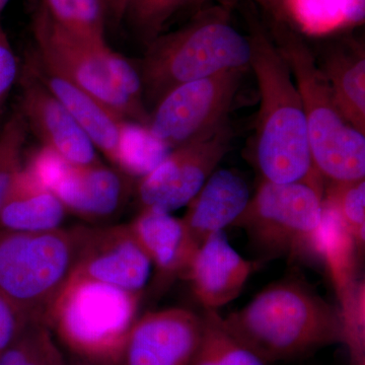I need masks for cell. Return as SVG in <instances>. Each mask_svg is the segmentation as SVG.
<instances>
[{"label": "cell", "mask_w": 365, "mask_h": 365, "mask_svg": "<svg viewBox=\"0 0 365 365\" xmlns=\"http://www.w3.org/2000/svg\"><path fill=\"white\" fill-rule=\"evenodd\" d=\"M264 4H267L271 9H275L276 11L282 9V0H261Z\"/></svg>", "instance_id": "f546056e"}, {"label": "cell", "mask_w": 365, "mask_h": 365, "mask_svg": "<svg viewBox=\"0 0 365 365\" xmlns=\"http://www.w3.org/2000/svg\"><path fill=\"white\" fill-rule=\"evenodd\" d=\"M85 225L51 232L0 230V295L28 321L47 325L73 275Z\"/></svg>", "instance_id": "5b68a950"}, {"label": "cell", "mask_w": 365, "mask_h": 365, "mask_svg": "<svg viewBox=\"0 0 365 365\" xmlns=\"http://www.w3.org/2000/svg\"><path fill=\"white\" fill-rule=\"evenodd\" d=\"M248 182L232 170H215L191 202L182 220L197 249L207 237L232 227L248 206Z\"/></svg>", "instance_id": "e0dca14e"}, {"label": "cell", "mask_w": 365, "mask_h": 365, "mask_svg": "<svg viewBox=\"0 0 365 365\" xmlns=\"http://www.w3.org/2000/svg\"><path fill=\"white\" fill-rule=\"evenodd\" d=\"M245 71H225L173 88L153 107L148 130L170 150L213 135L227 123Z\"/></svg>", "instance_id": "9c48e42d"}, {"label": "cell", "mask_w": 365, "mask_h": 365, "mask_svg": "<svg viewBox=\"0 0 365 365\" xmlns=\"http://www.w3.org/2000/svg\"><path fill=\"white\" fill-rule=\"evenodd\" d=\"M141 295L73 274L57 297L47 326L74 357L117 365L138 318Z\"/></svg>", "instance_id": "8992f818"}, {"label": "cell", "mask_w": 365, "mask_h": 365, "mask_svg": "<svg viewBox=\"0 0 365 365\" xmlns=\"http://www.w3.org/2000/svg\"><path fill=\"white\" fill-rule=\"evenodd\" d=\"M106 9H108V7H110V9H113V7H114L115 2H116V0H104Z\"/></svg>", "instance_id": "1f68e13d"}, {"label": "cell", "mask_w": 365, "mask_h": 365, "mask_svg": "<svg viewBox=\"0 0 365 365\" xmlns=\"http://www.w3.org/2000/svg\"><path fill=\"white\" fill-rule=\"evenodd\" d=\"M204 1L206 0H116L113 11L120 18L126 19L150 44L175 14Z\"/></svg>", "instance_id": "cb8c5ba5"}, {"label": "cell", "mask_w": 365, "mask_h": 365, "mask_svg": "<svg viewBox=\"0 0 365 365\" xmlns=\"http://www.w3.org/2000/svg\"><path fill=\"white\" fill-rule=\"evenodd\" d=\"M29 323L31 322L0 295V353L13 343Z\"/></svg>", "instance_id": "83f0119b"}, {"label": "cell", "mask_w": 365, "mask_h": 365, "mask_svg": "<svg viewBox=\"0 0 365 365\" xmlns=\"http://www.w3.org/2000/svg\"><path fill=\"white\" fill-rule=\"evenodd\" d=\"M258 267L259 262L247 260L230 246L222 230L197 249L184 277L203 307L216 311L241 294L245 283Z\"/></svg>", "instance_id": "9a60e30c"}, {"label": "cell", "mask_w": 365, "mask_h": 365, "mask_svg": "<svg viewBox=\"0 0 365 365\" xmlns=\"http://www.w3.org/2000/svg\"><path fill=\"white\" fill-rule=\"evenodd\" d=\"M18 60L6 33L0 28V105L18 76Z\"/></svg>", "instance_id": "f1b7e54d"}, {"label": "cell", "mask_w": 365, "mask_h": 365, "mask_svg": "<svg viewBox=\"0 0 365 365\" xmlns=\"http://www.w3.org/2000/svg\"><path fill=\"white\" fill-rule=\"evenodd\" d=\"M151 263L127 225H85L73 274L143 294Z\"/></svg>", "instance_id": "8fae6325"}, {"label": "cell", "mask_w": 365, "mask_h": 365, "mask_svg": "<svg viewBox=\"0 0 365 365\" xmlns=\"http://www.w3.org/2000/svg\"><path fill=\"white\" fill-rule=\"evenodd\" d=\"M322 182L287 184L262 180L232 227L244 228L264 259L321 256Z\"/></svg>", "instance_id": "52a82bcc"}, {"label": "cell", "mask_w": 365, "mask_h": 365, "mask_svg": "<svg viewBox=\"0 0 365 365\" xmlns=\"http://www.w3.org/2000/svg\"><path fill=\"white\" fill-rule=\"evenodd\" d=\"M32 30L41 66L104 103L133 123L148 127L150 113L125 96L107 64L108 45L79 39L56 23L43 4L33 14Z\"/></svg>", "instance_id": "ba28073f"}, {"label": "cell", "mask_w": 365, "mask_h": 365, "mask_svg": "<svg viewBox=\"0 0 365 365\" xmlns=\"http://www.w3.org/2000/svg\"><path fill=\"white\" fill-rule=\"evenodd\" d=\"M28 123L23 113H16L0 131V208L23 168V151Z\"/></svg>", "instance_id": "4316f807"}, {"label": "cell", "mask_w": 365, "mask_h": 365, "mask_svg": "<svg viewBox=\"0 0 365 365\" xmlns=\"http://www.w3.org/2000/svg\"><path fill=\"white\" fill-rule=\"evenodd\" d=\"M66 215L58 197L23 165L0 208V230L51 232L63 227Z\"/></svg>", "instance_id": "d6986e66"}, {"label": "cell", "mask_w": 365, "mask_h": 365, "mask_svg": "<svg viewBox=\"0 0 365 365\" xmlns=\"http://www.w3.org/2000/svg\"><path fill=\"white\" fill-rule=\"evenodd\" d=\"M129 225L155 266L160 287L184 277L197 248L182 218L155 209H141Z\"/></svg>", "instance_id": "ac0fdd59"}, {"label": "cell", "mask_w": 365, "mask_h": 365, "mask_svg": "<svg viewBox=\"0 0 365 365\" xmlns=\"http://www.w3.org/2000/svg\"><path fill=\"white\" fill-rule=\"evenodd\" d=\"M270 36L299 90L317 172L332 182L364 180L365 134L341 115L311 48L278 18Z\"/></svg>", "instance_id": "277c9868"}, {"label": "cell", "mask_w": 365, "mask_h": 365, "mask_svg": "<svg viewBox=\"0 0 365 365\" xmlns=\"http://www.w3.org/2000/svg\"><path fill=\"white\" fill-rule=\"evenodd\" d=\"M200 345L191 365H269L227 332L215 309H205Z\"/></svg>", "instance_id": "7402d4cb"}, {"label": "cell", "mask_w": 365, "mask_h": 365, "mask_svg": "<svg viewBox=\"0 0 365 365\" xmlns=\"http://www.w3.org/2000/svg\"><path fill=\"white\" fill-rule=\"evenodd\" d=\"M35 78L71 113L96 150L116 168L119 165L130 124L104 103L41 66Z\"/></svg>", "instance_id": "2e32d148"}, {"label": "cell", "mask_w": 365, "mask_h": 365, "mask_svg": "<svg viewBox=\"0 0 365 365\" xmlns=\"http://www.w3.org/2000/svg\"><path fill=\"white\" fill-rule=\"evenodd\" d=\"M319 68L332 91L338 110L348 124L365 134V54L354 44L327 50Z\"/></svg>", "instance_id": "ffe728a7"}, {"label": "cell", "mask_w": 365, "mask_h": 365, "mask_svg": "<svg viewBox=\"0 0 365 365\" xmlns=\"http://www.w3.org/2000/svg\"><path fill=\"white\" fill-rule=\"evenodd\" d=\"M304 32L323 35L364 18V0H282Z\"/></svg>", "instance_id": "44dd1931"}, {"label": "cell", "mask_w": 365, "mask_h": 365, "mask_svg": "<svg viewBox=\"0 0 365 365\" xmlns=\"http://www.w3.org/2000/svg\"><path fill=\"white\" fill-rule=\"evenodd\" d=\"M203 317L180 307L148 312L131 327L117 365H191Z\"/></svg>", "instance_id": "7c38bea8"}, {"label": "cell", "mask_w": 365, "mask_h": 365, "mask_svg": "<svg viewBox=\"0 0 365 365\" xmlns=\"http://www.w3.org/2000/svg\"><path fill=\"white\" fill-rule=\"evenodd\" d=\"M69 365H98V364H93V362L88 361V360L81 359H78V357H74V359L71 360V364H69Z\"/></svg>", "instance_id": "4dcf8cb0"}, {"label": "cell", "mask_w": 365, "mask_h": 365, "mask_svg": "<svg viewBox=\"0 0 365 365\" xmlns=\"http://www.w3.org/2000/svg\"><path fill=\"white\" fill-rule=\"evenodd\" d=\"M9 0H0V13L4 11V7L9 4Z\"/></svg>", "instance_id": "d6a6232c"}, {"label": "cell", "mask_w": 365, "mask_h": 365, "mask_svg": "<svg viewBox=\"0 0 365 365\" xmlns=\"http://www.w3.org/2000/svg\"><path fill=\"white\" fill-rule=\"evenodd\" d=\"M135 180L102 162L78 165L64 163L49 189L66 207L91 225H112L135 191Z\"/></svg>", "instance_id": "4fadbf2b"}, {"label": "cell", "mask_w": 365, "mask_h": 365, "mask_svg": "<svg viewBox=\"0 0 365 365\" xmlns=\"http://www.w3.org/2000/svg\"><path fill=\"white\" fill-rule=\"evenodd\" d=\"M249 38L250 67L260 91L254 158L262 180L277 184L322 182L312 158L302 98L289 67L258 21L250 23Z\"/></svg>", "instance_id": "7a4b0ae2"}, {"label": "cell", "mask_w": 365, "mask_h": 365, "mask_svg": "<svg viewBox=\"0 0 365 365\" xmlns=\"http://www.w3.org/2000/svg\"><path fill=\"white\" fill-rule=\"evenodd\" d=\"M329 182L324 204L335 211L353 241L361 246L365 230V179Z\"/></svg>", "instance_id": "484cf974"}, {"label": "cell", "mask_w": 365, "mask_h": 365, "mask_svg": "<svg viewBox=\"0 0 365 365\" xmlns=\"http://www.w3.org/2000/svg\"><path fill=\"white\" fill-rule=\"evenodd\" d=\"M251 42L222 7L207 9L176 32L148 44L139 64L144 102L155 104L173 88L228 71H247Z\"/></svg>", "instance_id": "3957f363"}, {"label": "cell", "mask_w": 365, "mask_h": 365, "mask_svg": "<svg viewBox=\"0 0 365 365\" xmlns=\"http://www.w3.org/2000/svg\"><path fill=\"white\" fill-rule=\"evenodd\" d=\"M228 124L203 140L170 151L135 185L139 208L172 212L188 205L230 148Z\"/></svg>", "instance_id": "30bf717a"}, {"label": "cell", "mask_w": 365, "mask_h": 365, "mask_svg": "<svg viewBox=\"0 0 365 365\" xmlns=\"http://www.w3.org/2000/svg\"><path fill=\"white\" fill-rule=\"evenodd\" d=\"M63 359L49 327L31 322L0 353V365H55Z\"/></svg>", "instance_id": "d4e9b609"}, {"label": "cell", "mask_w": 365, "mask_h": 365, "mask_svg": "<svg viewBox=\"0 0 365 365\" xmlns=\"http://www.w3.org/2000/svg\"><path fill=\"white\" fill-rule=\"evenodd\" d=\"M23 115L44 146L71 165L100 163L98 150L71 113L37 78L26 79Z\"/></svg>", "instance_id": "5bb4252c"}, {"label": "cell", "mask_w": 365, "mask_h": 365, "mask_svg": "<svg viewBox=\"0 0 365 365\" xmlns=\"http://www.w3.org/2000/svg\"><path fill=\"white\" fill-rule=\"evenodd\" d=\"M55 365H66V361H64V359L60 360V361L57 362Z\"/></svg>", "instance_id": "836d02e7"}, {"label": "cell", "mask_w": 365, "mask_h": 365, "mask_svg": "<svg viewBox=\"0 0 365 365\" xmlns=\"http://www.w3.org/2000/svg\"><path fill=\"white\" fill-rule=\"evenodd\" d=\"M222 324L267 364L345 342L342 311L297 276L271 283Z\"/></svg>", "instance_id": "6da1fadb"}, {"label": "cell", "mask_w": 365, "mask_h": 365, "mask_svg": "<svg viewBox=\"0 0 365 365\" xmlns=\"http://www.w3.org/2000/svg\"><path fill=\"white\" fill-rule=\"evenodd\" d=\"M53 20L67 32L95 45H108L104 0H43Z\"/></svg>", "instance_id": "603a6c76"}]
</instances>
